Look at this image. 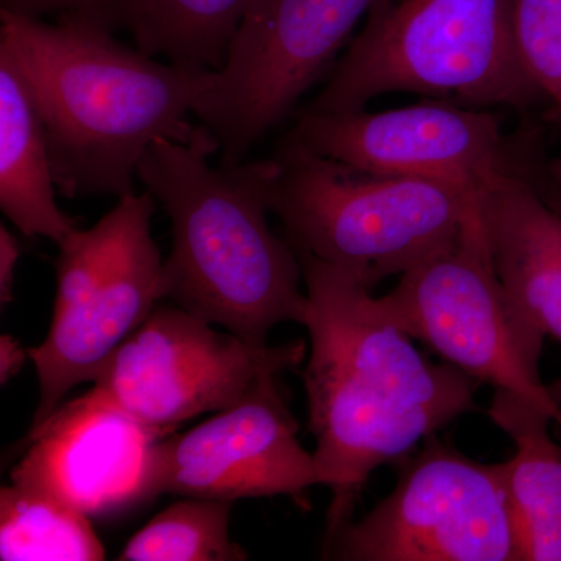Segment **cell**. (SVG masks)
Instances as JSON below:
<instances>
[{
    "instance_id": "6da1fadb",
    "label": "cell",
    "mask_w": 561,
    "mask_h": 561,
    "mask_svg": "<svg viewBox=\"0 0 561 561\" xmlns=\"http://www.w3.org/2000/svg\"><path fill=\"white\" fill-rule=\"evenodd\" d=\"M297 254L306 286L300 324L311 337L302 378L320 485L332 494L330 540L353 522L373 472L408 459L419 443L478 411L479 382L446 362L432 364L371 290Z\"/></svg>"
},
{
    "instance_id": "7a4b0ae2",
    "label": "cell",
    "mask_w": 561,
    "mask_h": 561,
    "mask_svg": "<svg viewBox=\"0 0 561 561\" xmlns=\"http://www.w3.org/2000/svg\"><path fill=\"white\" fill-rule=\"evenodd\" d=\"M0 47L39 111L58 192L124 197L157 140L191 142L194 114L216 72L158 62L88 22L0 10Z\"/></svg>"
},
{
    "instance_id": "3957f363",
    "label": "cell",
    "mask_w": 561,
    "mask_h": 561,
    "mask_svg": "<svg viewBox=\"0 0 561 561\" xmlns=\"http://www.w3.org/2000/svg\"><path fill=\"white\" fill-rule=\"evenodd\" d=\"M217 150L201 125L191 142L157 140L139 162L138 179L172 224L162 291L251 345H268L276 324L301 323L300 257L268 227L273 158L214 168Z\"/></svg>"
},
{
    "instance_id": "277c9868",
    "label": "cell",
    "mask_w": 561,
    "mask_h": 561,
    "mask_svg": "<svg viewBox=\"0 0 561 561\" xmlns=\"http://www.w3.org/2000/svg\"><path fill=\"white\" fill-rule=\"evenodd\" d=\"M393 92L481 110L546 102L519 60L511 0H376L300 113H354Z\"/></svg>"
},
{
    "instance_id": "5b68a950",
    "label": "cell",
    "mask_w": 561,
    "mask_h": 561,
    "mask_svg": "<svg viewBox=\"0 0 561 561\" xmlns=\"http://www.w3.org/2000/svg\"><path fill=\"white\" fill-rule=\"evenodd\" d=\"M268 205L297 251L371 290L451 242L478 195L443 181L353 168L280 140Z\"/></svg>"
},
{
    "instance_id": "8992f818",
    "label": "cell",
    "mask_w": 561,
    "mask_h": 561,
    "mask_svg": "<svg viewBox=\"0 0 561 561\" xmlns=\"http://www.w3.org/2000/svg\"><path fill=\"white\" fill-rule=\"evenodd\" d=\"M154 197L124 195L90 230L58 247L49 334L28 350L39 379L35 424L81 382H94L114 351L164 298L160 250L151 238Z\"/></svg>"
},
{
    "instance_id": "52a82bcc",
    "label": "cell",
    "mask_w": 561,
    "mask_h": 561,
    "mask_svg": "<svg viewBox=\"0 0 561 561\" xmlns=\"http://www.w3.org/2000/svg\"><path fill=\"white\" fill-rule=\"evenodd\" d=\"M382 312L446 364L494 390L522 394L553 421L561 389L541 381L546 335L513 302L494 272L479 202L459 234L378 297Z\"/></svg>"
},
{
    "instance_id": "ba28073f",
    "label": "cell",
    "mask_w": 561,
    "mask_h": 561,
    "mask_svg": "<svg viewBox=\"0 0 561 561\" xmlns=\"http://www.w3.org/2000/svg\"><path fill=\"white\" fill-rule=\"evenodd\" d=\"M376 0H251L227 61L194 114L219 142L221 162H242L287 119Z\"/></svg>"
},
{
    "instance_id": "9c48e42d",
    "label": "cell",
    "mask_w": 561,
    "mask_h": 561,
    "mask_svg": "<svg viewBox=\"0 0 561 561\" xmlns=\"http://www.w3.org/2000/svg\"><path fill=\"white\" fill-rule=\"evenodd\" d=\"M398 467L393 491L324 541V559L518 561L500 463H479L431 435Z\"/></svg>"
},
{
    "instance_id": "30bf717a",
    "label": "cell",
    "mask_w": 561,
    "mask_h": 561,
    "mask_svg": "<svg viewBox=\"0 0 561 561\" xmlns=\"http://www.w3.org/2000/svg\"><path fill=\"white\" fill-rule=\"evenodd\" d=\"M183 308H154L103 365L88 394L165 435L238 404L254 383L305 360L302 341L251 345Z\"/></svg>"
},
{
    "instance_id": "8fae6325",
    "label": "cell",
    "mask_w": 561,
    "mask_h": 561,
    "mask_svg": "<svg viewBox=\"0 0 561 561\" xmlns=\"http://www.w3.org/2000/svg\"><path fill=\"white\" fill-rule=\"evenodd\" d=\"M284 139L364 171L443 181L478 197L501 176L529 179L493 113L435 99L378 113H298Z\"/></svg>"
},
{
    "instance_id": "7c38bea8",
    "label": "cell",
    "mask_w": 561,
    "mask_h": 561,
    "mask_svg": "<svg viewBox=\"0 0 561 561\" xmlns=\"http://www.w3.org/2000/svg\"><path fill=\"white\" fill-rule=\"evenodd\" d=\"M267 375L238 404L151 451L147 500L160 494L234 502L287 496L308 508L320 485L313 453L298 440L297 420Z\"/></svg>"
},
{
    "instance_id": "4fadbf2b",
    "label": "cell",
    "mask_w": 561,
    "mask_h": 561,
    "mask_svg": "<svg viewBox=\"0 0 561 561\" xmlns=\"http://www.w3.org/2000/svg\"><path fill=\"white\" fill-rule=\"evenodd\" d=\"M162 437L84 393L32 427L11 481L50 491L88 516L111 515L147 500L151 451Z\"/></svg>"
},
{
    "instance_id": "5bb4252c",
    "label": "cell",
    "mask_w": 561,
    "mask_h": 561,
    "mask_svg": "<svg viewBox=\"0 0 561 561\" xmlns=\"http://www.w3.org/2000/svg\"><path fill=\"white\" fill-rule=\"evenodd\" d=\"M494 272L546 337L561 343V214L534 181L504 175L479 195Z\"/></svg>"
},
{
    "instance_id": "9a60e30c",
    "label": "cell",
    "mask_w": 561,
    "mask_h": 561,
    "mask_svg": "<svg viewBox=\"0 0 561 561\" xmlns=\"http://www.w3.org/2000/svg\"><path fill=\"white\" fill-rule=\"evenodd\" d=\"M490 420L515 443L500 463L518 561H561V448L548 412L522 394L494 390Z\"/></svg>"
},
{
    "instance_id": "2e32d148",
    "label": "cell",
    "mask_w": 561,
    "mask_h": 561,
    "mask_svg": "<svg viewBox=\"0 0 561 561\" xmlns=\"http://www.w3.org/2000/svg\"><path fill=\"white\" fill-rule=\"evenodd\" d=\"M57 192L35 99L13 57L0 47V208L25 238L61 247L79 228L58 208Z\"/></svg>"
},
{
    "instance_id": "e0dca14e",
    "label": "cell",
    "mask_w": 561,
    "mask_h": 561,
    "mask_svg": "<svg viewBox=\"0 0 561 561\" xmlns=\"http://www.w3.org/2000/svg\"><path fill=\"white\" fill-rule=\"evenodd\" d=\"M251 0H133L127 28L149 57L219 72Z\"/></svg>"
},
{
    "instance_id": "ac0fdd59",
    "label": "cell",
    "mask_w": 561,
    "mask_h": 561,
    "mask_svg": "<svg viewBox=\"0 0 561 561\" xmlns=\"http://www.w3.org/2000/svg\"><path fill=\"white\" fill-rule=\"evenodd\" d=\"M105 549L87 513L50 491L11 481L0 491V560L98 561Z\"/></svg>"
},
{
    "instance_id": "d6986e66",
    "label": "cell",
    "mask_w": 561,
    "mask_h": 561,
    "mask_svg": "<svg viewBox=\"0 0 561 561\" xmlns=\"http://www.w3.org/2000/svg\"><path fill=\"white\" fill-rule=\"evenodd\" d=\"M232 502L184 497L158 513L125 546L124 561H241L230 537Z\"/></svg>"
},
{
    "instance_id": "ffe728a7",
    "label": "cell",
    "mask_w": 561,
    "mask_h": 561,
    "mask_svg": "<svg viewBox=\"0 0 561 561\" xmlns=\"http://www.w3.org/2000/svg\"><path fill=\"white\" fill-rule=\"evenodd\" d=\"M511 3L519 60L561 124V0Z\"/></svg>"
},
{
    "instance_id": "44dd1931",
    "label": "cell",
    "mask_w": 561,
    "mask_h": 561,
    "mask_svg": "<svg viewBox=\"0 0 561 561\" xmlns=\"http://www.w3.org/2000/svg\"><path fill=\"white\" fill-rule=\"evenodd\" d=\"M131 5L133 0H0V10L41 20L70 18L113 33L127 28Z\"/></svg>"
},
{
    "instance_id": "7402d4cb",
    "label": "cell",
    "mask_w": 561,
    "mask_h": 561,
    "mask_svg": "<svg viewBox=\"0 0 561 561\" xmlns=\"http://www.w3.org/2000/svg\"><path fill=\"white\" fill-rule=\"evenodd\" d=\"M21 257V245L16 236L2 225L0 227V302L13 301L14 272Z\"/></svg>"
},
{
    "instance_id": "603a6c76",
    "label": "cell",
    "mask_w": 561,
    "mask_h": 561,
    "mask_svg": "<svg viewBox=\"0 0 561 561\" xmlns=\"http://www.w3.org/2000/svg\"><path fill=\"white\" fill-rule=\"evenodd\" d=\"M27 357L28 351L22 348L16 339L2 334L0 337V383L2 386L24 368Z\"/></svg>"
},
{
    "instance_id": "cb8c5ba5",
    "label": "cell",
    "mask_w": 561,
    "mask_h": 561,
    "mask_svg": "<svg viewBox=\"0 0 561 561\" xmlns=\"http://www.w3.org/2000/svg\"><path fill=\"white\" fill-rule=\"evenodd\" d=\"M549 175H551V180L561 190V157L556 158L548 164Z\"/></svg>"
},
{
    "instance_id": "d4e9b609",
    "label": "cell",
    "mask_w": 561,
    "mask_h": 561,
    "mask_svg": "<svg viewBox=\"0 0 561 561\" xmlns=\"http://www.w3.org/2000/svg\"><path fill=\"white\" fill-rule=\"evenodd\" d=\"M557 423H559V424H560V426H561V419H560L559 421H557Z\"/></svg>"
}]
</instances>
